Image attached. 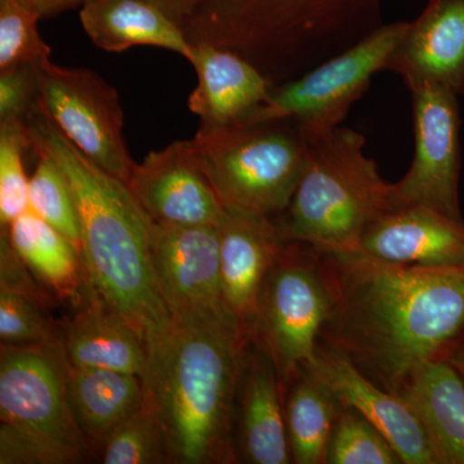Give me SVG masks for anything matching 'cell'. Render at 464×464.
Instances as JSON below:
<instances>
[{
  "mask_svg": "<svg viewBox=\"0 0 464 464\" xmlns=\"http://www.w3.org/2000/svg\"><path fill=\"white\" fill-rule=\"evenodd\" d=\"M316 250V249H315ZM331 317L322 340L399 395L409 374L464 335V266L391 264L362 249L319 252Z\"/></svg>",
  "mask_w": 464,
  "mask_h": 464,
  "instance_id": "1",
  "label": "cell"
},
{
  "mask_svg": "<svg viewBox=\"0 0 464 464\" xmlns=\"http://www.w3.org/2000/svg\"><path fill=\"white\" fill-rule=\"evenodd\" d=\"M252 342L253 333L226 308L172 316L143 377L170 463L237 462V392Z\"/></svg>",
  "mask_w": 464,
  "mask_h": 464,
  "instance_id": "2",
  "label": "cell"
},
{
  "mask_svg": "<svg viewBox=\"0 0 464 464\" xmlns=\"http://www.w3.org/2000/svg\"><path fill=\"white\" fill-rule=\"evenodd\" d=\"M26 123L32 150L56 161L74 194L92 289L141 333L151 353L172 325L152 266L154 221L127 183L82 154L41 110Z\"/></svg>",
  "mask_w": 464,
  "mask_h": 464,
  "instance_id": "3",
  "label": "cell"
},
{
  "mask_svg": "<svg viewBox=\"0 0 464 464\" xmlns=\"http://www.w3.org/2000/svg\"><path fill=\"white\" fill-rule=\"evenodd\" d=\"M382 24L381 0H206L183 32L192 45L206 43L240 54L277 84Z\"/></svg>",
  "mask_w": 464,
  "mask_h": 464,
  "instance_id": "4",
  "label": "cell"
},
{
  "mask_svg": "<svg viewBox=\"0 0 464 464\" xmlns=\"http://www.w3.org/2000/svg\"><path fill=\"white\" fill-rule=\"evenodd\" d=\"M308 145L297 190L274 218L280 234L319 252L359 249L369 226L395 209L392 183L365 155L364 136L356 130L338 127Z\"/></svg>",
  "mask_w": 464,
  "mask_h": 464,
  "instance_id": "5",
  "label": "cell"
},
{
  "mask_svg": "<svg viewBox=\"0 0 464 464\" xmlns=\"http://www.w3.org/2000/svg\"><path fill=\"white\" fill-rule=\"evenodd\" d=\"M63 338L0 350V464H72L92 454L67 399Z\"/></svg>",
  "mask_w": 464,
  "mask_h": 464,
  "instance_id": "6",
  "label": "cell"
},
{
  "mask_svg": "<svg viewBox=\"0 0 464 464\" xmlns=\"http://www.w3.org/2000/svg\"><path fill=\"white\" fill-rule=\"evenodd\" d=\"M194 141L225 209L268 218L289 207L310 148L290 121L201 123Z\"/></svg>",
  "mask_w": 464,
  "mask_h": 464,
  "instance_id": "7",
  "label": "cell"
},
{
  "mask_svg": "<svg viewBox=\"0 0 464 464\" xmlns=\"http://www.w3.org/2000/svg\"><path fill=\"white\" fill-rule=\"evenodd\" d=\"M406 25V21L382 24L304 74L275 84L264 105L243 123L290 121L308 143L328 136L368 91L373 76L387 69Z\"/></svg>",
  "mask_w": 464,
  "mask_h": 464,
  "instance_id": "8",
  "label": "cell"
},
{
  "mask_svg": "<svg viewBox=\"0 0 464 464\" xmlns=\"http://www.w3.org/2000/svg\"><path fill=\"white\" fill-rule=\"evenodd\" d=\"M331 310L316 250L286 240L266 279L253 332V341L273 359L284 392L315 359Z\"/></svg>",
  "mask_w": 464,
  "mask_h": 464,
  "instance_id": "9",
  "label": "cell"
},
{
  "mask_svg": "<svg viewBox=\"0 0 464 464\" xmlns=\"http://www.w3.org/2000/svg\"><path fill=\"white\" fill-rule=\"evenodd\" d=\"M38 109L82 154L124 183L136 161L123 136L118 92L85 67L38 66Z\"/></svg>",
  "mask_w": 464,
  "mask_h": 464,
  "instance_id": "10",
  "label": "cell"
},
{
  "mask_svg": "<svg viewBox=\"0 0 464 464\" xmlns=\"http://www.w3.org/2000/svg\"><path fill=\"white\" fill-rule=\"evenodd\" d=\"M413 101L414 158L392 183L393 208L426 207L464 221L459 203L460 114L458 94L423 83L409 90Z\"/></svg>",
  "mask_w": 464,
  "mask_h": 464,
  "instance_id": "11",
  "label": "cell"
},
{
  "mask_svg": "<svg viewBox=\"0 0 464 464\" xmlns=\"http://www.w3.org/2000/svg\"><path fill=\"white\" fill-rule=\"evenodd\" d=\"M127 186L157 224L219 226L227 213L194 139L150 152L136 164Z\"/></svg>",
  "mask_w": 464,
  "mask_h": 464,
  "instance_id": "12",
  "label": "cell"
},
{
  "mask_svg": "<svg viewBox=\"0 0 464 464\" xmlns=\"http://www.w3.org/2000/svg\"><path fill=\"white\" fill-rule=\"evenodd\" d=\"M332 391L342 408L353 409L384 436L404 464H439L429 435L401 396L369 380L343 353L320 338L315 359L304 366Z\"/></svg>",
  "mask_w": 464,
  "mask_h": 464,
  "instance_id": "13",
  "label": "cell"
},
{
  "mask_svg": "<svg viewBox=\"0 0 464 464\" xmlns=\"http://www.w3.org/2000/svg\"><path fill=\"white\" fill-rule=\"evenodd\" d=\"M151 259L170 315L225 308L218 226L163 225L154 221Z\"/></svg>",
  "mask_w": 464,
  "mask_h": 464,
  "instance_id": "14",
  "label": "cell"
},
{
  "mask_svg": "<svg viewBox=\"0 0 464 464\" xmlns=\"http://www.w3.org/2000/svg\"><path fill=\"white\" fill-rule=\"evenodd\" d=\"M218 232L224 306L253 333L262 289L286 240L274 218L230 210Z\"/></svg>",
  "mask_w": 464,
  "mask_h": 464,
  "instance_id": "15",
  "label": "cell"
},
{
  "mask_svg": "<svg viewBox=\"0 0 464 464\" xmlns=\"http://www.w3.org/2000/svg\"><path fill=\"white\" fill-rule=\"evenodd\" d=\"M406 87L432 83L464 94V0H429L406 25L387 69Z\"/></svg>",
  "mask_w": 464,
  "mask_h": 464,
  "instance_id": "16",
  "label": "cell"
},
{
  "mask_svg": "<svg viewBox=\"0 0 464 464\" xmlns=\"http://www.w3.org/2000/svg\"><path fill=\"white\" fill-rule=\"evenodd\" d=\"M359 249L391 264L460 267L464 221L426 207L398 208L369 226Z\"/></svg>",
  "mask_w": 464,
  "mask_h": 464,
  "instance_id": "17",
  "label": "cell"
},
{
  "mask_svg": "<svg viewBox=\"0 0 464 464\" xmlns=\"http://www.w3.org/2000/svg\"><path fill=\"white\" fill-rule=\"evenodd\" d=\"M237 456L252 464L292 463L285 392L270 355L250 344L237 401Z\"/></svg>",
  "mask_w": 464,
  "mask_h": 464,
  "instance_id": "18",
  "label": "cell"
},
{
  "mask_svg": "<svg viewBox=\"0 0 464 464\" xmlns=\"http://www.w3.org/2000/svg\"><path fill=\"white\" fill-rule=\"evenodd\" d=\"M190 63L198 85L188 109L204 124L243 123L264 105L275 85L246 58L217 45L194 44Z\"/></svg>",
  "mask_w": 464,
  "mask_h": 464,
  "instance_id": "19",
  "label": "cell"
},
{
  "mask_svg": "<svg viewBox=\"0 0 464 464\" xmlns=\"http://www.w3.org/2000/svg\"><path fill=\"white\" fill-rule=\"evenodd\" d=\"M61 331L70 365L145 377L150 360L148 342L96 293L92 292L79 304Z\"/></svg>",
  "mask_w": 464,
  "mask_h": 464,
  "instance_id": "20",
  "label": "cell"
},
{
  "mask_svg": "<svg viewBox=\"0 0 464 464\" xmlns=\"http://www.w3.org/2000/svg\"><path fill=\"white\" fill-rule=\"evenodd\" d=\"M79 17L88 38L100 50L119 53L148 45L191 61L194 45L182 27L146 0H87Z\"/></svg>",
  "mask_w": 464,
  "mask_h": 464,
  "instance_id": "21",
  "label": "cell"
},
{
  "mask_svg": "<svg viewBox=\"0 0 464 464\" xmlns=\"http://www.w3.org/2000/svg\"><path fill=\"white\" fill-rule=\"evenodd\" d=\"M399 396L420 418L439 464H464V380L447 360L423 362Z\"/></svg>",
  "mask_w": 464,
  "mask_h": 464,
  "instance_id": "22",
  "label": "cell"
},
{
  "mask_svg": "<svg viewBox=\"0 0 464 464\" xmlns=\"http://www.w3.org/2000/svg\"><path fill=\"white\" fill-rule=\"evenodd\" d=\"M67 399L92 453H100L111 433L145 405V382L140 375L105 369H67Z\"/></svg>",
  "mask_w": 464,
  "mask_h": 464,
  "instance_id": "23",
  "label": "cell"
},
{
  "mask_svg": "<svg viewBox=\"0 0 464 464\" xmlns=\"http://www.w3.org/2000/svg\"><path fill=\"white\" fill-rule=\"evenodd\" d=\"M5 231L33 276L58 298L78 307L93 292L79 249L32 210L18 217Z\"/></svg>",
  "mask_w": 464,
  "mask_h": 464,
  "instance_id": "24",
  "label": "cell"
},
{
  "mask_svg": "<svg viewBox=\"0 0 464 464\" xmlns=\"http://www.w3.org/2000/svg\"><path fill=\"white\" fill-rule=\"evenodd\" d=\"M341 406L331 390L304 368L285 391L290 457L295 464H328V449Z\"/></svg>",
  "mask_w": 464,
  "mask_h": 464,
  "instance_id": "25",
  "label": "cell"
},
{
  "mask_svg": "<svg viewBox=\"0 0 464 464\" xmlns=\"http://www.w3.org/2000/svg\"><path fill=\"white\" fill-rule=\"evenodd\" d=\"M34 152L38 163L29 183V210L60 231L82 255L78 208L65 173L50 155Z\"/></svg>",
  "mask_w": 464,
  "mask_h": 464,
  "instance_id": "26",
  "label": "cell"
},
{
  "mask_svg": "<svg viewBox=\"0 0 464 464\" xmlns=\"http://www.w3.org/2000/svg\"><path fill=\"white\" fill-rule=\"evenodd\" d=\"M32 149L25 121H0V226L5 230L29 210L24 154Z\"/></svg>",
  "mask_w": 464,
  "mask_h": 464,
  "instance_id": "27",
  "label": "cell"
},
{
  "mask_svg": "<svg viewBox=\"0 0 464 464\" xmlns=\"http://www.w3.org/2000/svg\"><path fill=\"white\" fill-rule=\"evenodd\" d=\"M101 459L105 464L170 463L166 435L146 402L106 440Z\"/></svg>",
  "mask_w": 464,
  "mask_h": 464,
  "instance_id": "28",
  "label": "cell"
},
{
  "mask_svg": "<svg viewBox=\"0 0 464 464\" xmlns=\"http://www.w3.org/2000/svg\"><path fill=\"white\" fill-rule=\"evenodd\" d=\"M328 464L404 463L374 426L353 409L341 406L329 442Z\"/></svg>",
  "mask_w": 464,
  "mask_h": 464,
  "instance_id": "29",
  "label": "cell"
},
{
  "mask_svg": "<svg viewBox=\"0 0 464 464\" xmlns=\"http://www.w3.org/2000/svg\"><path fill=\"white\" fill-rule=\"evenodd\" d=\"M48 302L0 286V338L3 344L50 343L63 338L47 311Z\"/></svg>",
  "mask_w": 464,
  "mask_h": 464,
  "instance_id": "30",
  "label": "cell"
},
{
  "mask_svg": "<svg viewBox=\"0 0 464 464\" xmlns=\"http://www.w3.org/2000/svg\"><path fill=\"white\" fill-rule=\"evenodd\" d=\"M41 17L17 0H0V70L41 66L51 61V48L39 34Z\"/></svg>",
  "mask_w": 464,
  "mask_h": 464,
  "instance_id": "31",
  "label": "cell"
},
{
  "mask_svg": "<svg viewBox=\"0 0 464 464\" xmlns=\"http://www.w3.org/2000/svg\"><path fill=\"white\" fill-rule=\"evenodd\" d=\"M38 108V66L0 70V121H25Z\"/></svg>",
  "mask_w": 464,
  "mask_h": 464,
  "instance_id": "32",
  "label": "cell"
},
{
  "mask_svg": "<svg viewBox=\"0 0 464 464\" xmlns=\"http://www.w3.org/2000/svg\"><path fill=\"white\" fill-rule=\"evenodd\" d=\"M161 9L179 26L185 27L206 0H146Z\"/></svg>",
  "mask_w": 464,
  "mask_h": 464,
  "instance_id": "33",
  "label": "cell"
},
{
  "mask_svg": "<svg viewBox=\"0 0 464 464\" xmlns=\"http://www.w3.org/2000/svg\"><path fill=\"white\" fill-rule=\"evenodd\" d=\"M30 11L35 12L41 18L54 16L66 9L84 5L87 0H17Z\"/></svg>",
  "mask_w": 464,
  "mask_h": 464,
  "instance_id": "34",
  "label": "cell"
},
{
  "mask_svg": "<svg viewBox=\"0 0 464 464\" xmlns=\"http://www.w3.org/2000/svg\"><path fill=\"white\" fill-rule=\"evenodd\" d=\"M442 359L447 360L449 364L453 365V368L464 380V335L451 344Z\"/></svg>",
  "mask_w": 464,
  "mask_h": 464,
  "instance_id": "35",
  "label": "cell"
}]
</instances>
